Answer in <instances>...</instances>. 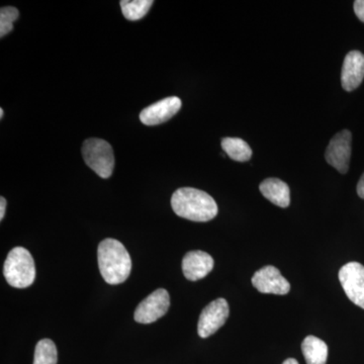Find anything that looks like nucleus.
Segmentation results:
<instances>
[{"label":"nucleus","instance_id":"f03ea898","mask_svg":"<svg viewBox=\"0 0 364 364\" xmlns=\"http://www.w3.org/2000/svg\"><path fill=\"white\" fill-rule=\"evenodd\" d=\"M98 267L105 282L112 286L123 284L130 277L132 260L123 243L107 238L97 249Z\"/></svg>","mask_w":364,"mask_h":364},{"label":"nucleus","instance_id":"f257e3e1","mask_svg":"<svg viewBox=\"0 0 364 364\" xmlns=\"http://www.w3.org/2000/svg\"><path fill=\"white\" fill-rule=\"evenodd\" d=\"M171 207L178 217L193 222H208L218 215V205L205 191L182 188L174 191Z\"/></svg>","mask_w":364,"mask_h":364},{"label":"nucleus","instance_id":"4468645a","mask_svg":"<svg viewBox=\"0 0 364 364\" xmlns=\"http://www.w3.org/2000/svg\"><path fill=\"white\" fill-rule=\"evenodd\" d=\"M301 351L306 364H326L328 359V346L323 340L316 336H308L301 343Z\"/></svg>","mask_w":364,"mask_h":364},{"label":"nucleus","instance_id":"6ab92c4d","mask_svg":"<svg viewBox=\"0 0 364 364\" xmlns=\"http://www.w3.org/2000/svg\"><path fill=\"white\" fill-rule=\"evenodd\" d=\"M354 11L359 20L364 23V0H356L354 2Z\"/></svg>","mask_w":364,"mask_h":364},{"label":"nucleus","instance_id":"9d476101","mask_svg":"<svg viewBox=\"0 0 364 364\" xmlns=\"http://www.w3.org/2000/svg\"><path fill=\"white\" fill-rule=\"evenodd\" d=\"M181 105L182 102L179 97L164 98L144 109L140 114V121L146 126H157L165 123L176 116L181 109Z\"/></svg>","mask_w":364,"mask_h":364},{"label":"nucleus","instance_id":"f8f14e48","mask_svg":"<svg viewBox=\"0 0 364 364\" xmlns=\"http://www.w3.org/2000/svg\"><path fill=\"white\" fill-rule=\"evenodd\" d=\"M364 79V55L351 51L345 57L341 71V85L344 90H355Z\"/></svg>","mask_w":364,"mask_h":364},{"label":"nucleus","instance_id":"dca6fc26","mask_svg":"<svg viewBox=\"0 0 364 364\" xmlns=\"http://www.w3.org/2000/svg\"><path fill=\"white\" fill-rule=\"evenodd\" d=\"M154 4L153 0H122V13L124 18L129 21H139L147 14Z\"/></svg>","mask_w":364,"mask_h":364},{"label":"nucleus","instance_id":"20e7f679","mask_svg":"<svg viewBox=\"0 0 364 364\" xmlns=\"http://www.w3.org/2000/svg\"><path fill=\"white\" fill-rule=\"evenodd\" d=\"M83 160L102 178H109L114 168V155L112 146L102 139L91 138L82 146Z\"/></svg>","mask_w":364,"mask_h":364},{"label":"nucleus","instance_id":"1a4fd4ad","mask_svg":"<svg viewBox=\"0 0 364 364\" xmlns=\"http://www.w3.org/2000/svg\"><path fill=\"white\" fill-rule=\"evenodd\" d=\"M253 287L262 294L284 296L291 291V284L287 282L277 267L267 265L254 273Z\"/></svg>","mask_w":364,"mask_h":364},{"label":"nucleus","instance_id":"5701e85b","mask_svg":"<svg viewBox=\"0 0 364 364\" xmlns=\"http://www.w3.org/2000/svg\"><path fill=\"white\" fill-rule=\"evenodd\" d=\"M4 109H0V119H2L4 117Z\"/></svg>","mask_w":364,"mask_h":364},{"label":"nucleus","instance_id":"aec40b11","mask_svg":"<svg viewBox=\"0 0 364 364\" xmlns=\"http://www.w3.org/2000/svg\"><path fill=\"white\" fill-rule=\"evenodd\" d=\"M356 191H358L359 198H363L364 200V173L361 176L360 179H359Z\"/></svg>","mask_w":364,"mask_h":364},{"label":"nucleus","instance_id":"ddd939ff","mask_svg":"<svg viewBox=\"0 0 364 364\" xmlns=\"http://www.w3.org/2000/svg\"><path fill=\"white\" fill-rule=\"evenodd\" d=\"M260 193L269 202L279 208H287L291 203V191L289 186L279 178H267L261 182Z\"/></svg>","mask_w":364,"mask_h":364},{"label":"nucleus","instance_id":"a211bd4d","mask_svg":"<svg viewBox=\"0 0 364 364\" xmlns=\"http://www.w3.org/2000/svg\"><path fill=\"white\" fill-rule=\"evenodd\" d=\"M18 9L14 6H4L0 9V37L4 38L14 30V21L18 18Z\"/></svg>","mask_w":364,"mask_h":364},{"label":"nucleus","instance_id":"423d86ee","mask_svg":"<svg viewBox=\"0 0 364 364\" xmlns=\"http://www.w3.org/2000/svg\"><path fill=\"white\" fill-rule=\"evenodd\" d=\"M339 280L345 294L354 305L364 310V267L349 262L339 270Z\"/></svg>","mask_w":364,"mask_h":364},{"label":"nucleus","instance_id":"412c9836","mask_svg":"<svg viewBox=\"0 0 364 364\" xmlns=\"http://www.w3.org/2000/svg\"><path fill=\"white\" fill-rule=\"evenodd\" d=\"M6 200L1 196L0 198V220L4 219V215H6Z\"/></svg>","mask_w":364,"mask_h":364},{"label":"nucleus","instance_id":"f3484780","mask_svg":"<svg viewBox=\"0 0 364 364\" xmlns=\"http://www.w3.org/2000/svg\"><path fill=\"white\" fill-rule=\"evenodd\" d=\"M58 353L51 339H42L36 345L33 364H57Z\"/></svg>","mask_w":364,"mask_h":364},{"label":"nucleus","instance_id":"9b49d317","mask_svg":"<svg viewBox=\"0 0 364 364\" xmlns=\"http://www.w3.org/2000/svg\"><path fill=\"white\" fill-rule=\"evenodd\" d=\"M215 261L203 251H191L182 259V272L186 279L196 282L205 279L214 268Z\"/></svg>","mask_w":364,"mask_h":364},{"label":"nucleus","instance_id":"39448f33","mask_svg":"<svg viewBox=\"0 0 364 364\" xmlns=\"http://www.w3.org/2000/svg\"><path fill=\"white\" fill-rule=\"evenodd\" d=\"M170 296L164 289H158L139 304L135 311L136 322L141 324L154 323L168 312Z\"/></svg>","mask_w":364,"mask_h":364},{"label":"nucleus","instance_id":"4be33fe9","mask_svg":"<svg viewBox=\"0 0 364 364\" xmlns=\"http://www.w3.org/2000/svg\"><path fill=\"white\" fill-rule=\"evenodd\" d=\"M282 364H299L298 363V360H296V359H294V358H289V359H287L286 361H284V363Z\"/></svg>","mask_w":364,"mask_h":364},{"label":"nucleus","instance_id":"2eb2a0df","mask_svg":"<svg viewBox=\"0 0 364 364\" xmlns=\"http://www.w3.org/2000/svg\"><path fill=\"white\" fill-rule=\"evenodd\" d=\"M223 150L232 160L246 162L252 156V150L245 141L239 138H224L222 140Z\"/></svg>","mask_w":364,"mask_h":364},{"label":"nucleus","instance_id":"7ed1b4c3","mask_svg":"<svg viewBox=\"0 0 364 364\" xmlns=\"http://www.w3.org/2000/svg\"><path fill=\"white\" fill-rule=\"evenodd\" d=\"M4 274L7 284L16 289L32 286L36 279L35 261L26 248L11 249L4 262Z\"/></svg>","mask_w":364,"mask_h":364},{"label":"nucleus","instance_id":"0eeeda50","mask_svg":"<svg viewBox=\"0 0 364 364\" xmlns=\"http://www.w3.org/2000/svg\"><path fill=\"white\" fill-rule=\"evenodd\" d=\"M230 309L225 299H218L203 309L198 318V333L202 338H208L223 327L229 318Z\"/></svg>","mask_w":364,"mask_h":364},{"label":"nucleus","instance_id":"6e6552de","mask_svg":"<svg viewBox=\"0 0 364 364\" xmlns=\"http://www.w3.org/2000/svg\"><path fill=\"white\" fill-rule=\"evenodd\" d=\"M352 135L348 130L339 132L333 136L327 149H326V161L329 163L340 173H347L351 158Z\"/></svg>","mask_w":364,"mask_h":364}]
</instances>
